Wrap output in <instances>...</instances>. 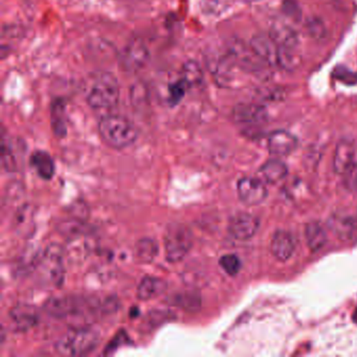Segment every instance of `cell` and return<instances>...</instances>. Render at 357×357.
Instances as JSON below:
<instances>
[{
	"instance_id": "1",
	"label": "cell",
	"mask_w": 357,
	"mask_h": 357,
	"mask_svg": "<svg viewBox=\"0 0 357 357\" xmlns=\"http://www.w3.org/2000/svg\"><path fill=\"white\" fill-rule=\"evenodd\" d=\"M100 136L106 145L114 149H124L136 142L138 129L129 118L120 114H107L99 122Z\"/></svg>"
},
{
	"instance_id": "2",
	"label": "cell",
	"mask_w": 357,
	"mask_h": 357,
	"mask_svg": "<svg viewBox=\"0 0 357 357\" xmlns=\"http://www.w3.org/2000/svg\"><path fill=\"white\" fill-rule=\"evenodd\" d=\"M121 90L118 79L110 73H101L92 80L86 94V102L91 109L108 111L118 106Z\"/></svg>"
},
{
	"instance_id": "3",
	"label": "cell",
	"mask_w": 357,
	"mask_h": 357,
	"mask_svg": "<svg viewBox=\"0 0 357 357\" xmlns=\"http://www.w3.org/2000/svg\"><path fill=\"white\" fill-rule=\"evenodd\" d=\"M99 333L90 328H75L68 330L57 340L56 351L63 356H84L97 348Z\"/></svg>"
},
{
	"instance_id": "4",
	"label": "cell",
	"mask_w": 357,
	"mask_h": 357,
	"mask_svg": "<svg viewBox=\"0 0 357 357\" xmlns=\"http://www.w3.org/2000/svg\"><path fill=\"white\" fill-rule=\"evenodd\" d=\"M164 244L166 261L170 263H177L191 250L193 235L188 226L174 222L166 228Z\"/></svg>"
},
{
	"instance_id": "5",
	"label": "cell",
	"mask_w": 357,
	"mask_h": 357,
	"mask_svg": "<svg viewBox=\"0 0 357 357\" xmlns=\"http://www.w3.org/2000/svg\"><path fill=\"white\" fill-rule=\"evenodd\" d=\"M226 52L235 65L246 73L256 75V74L262 73L263 70H266V67H270L263 60L259 57L250 43H246L241 40L230 41L228 44Z\"/></svg>"
},
{
	"instance_id": "6",
	"label": "cell",
	"mask_w": 357,
	"mask_h": 357,
	"mask_svg": "<svg viewBox=\"0 0 357 357\" xmlns=\"http://www.w3.org/2000/svg\"><path fill=\"white\" fill-rule=\"evenodd\" d=\"M38 270L44 281L54 286H61L64 279L63 252L61 246H47L38 261Z\"/></svg>"
},
{
	"instance_id": "7",
	"label": "cell",
	"mask_w": 357,
	"mask_h": 357,
	"mask_svg": "<svg viewBox=\"0 0 357 357\" xmlns=\"http://www.w3.org/2000/svg\"><path fill=\"white\" fill-rule=\"evenodd\" d=\"M92 305L85 299L78 296H54L43 305L44 312L56 318H64L70 316L81 314L92 309Z\"/></svg>"
},
{
	"instance_id": "8",
	"label": "cell",
	"mask_w": 357,
	"mask_h": 357,
	"mask_svg": "<svg viewBox=\"0 0 357 357\" xmlns=\"http://www.w3.org/2000/svg\"><path fill=\"white\" fill-rule=\"evenodd\" d=\"M235 123L244 127H256L268 121V110L256 103H241L235 106L232 112Z\"/></svg>"
},
{
	"instance_id": "9",
	"label": "cell",
	"mask_w": 357,
	"mask_h": 357,
	"mask_svg": "<svg viewBox=\"0 0 357 357\" xmlns=\"http://www.w3.org/2000/svg\"><path fill=\"white\" fill-rule=\"evenodd\" d=\"M259 226L260 221L258 217L248 213H239L230 218L228 230L235 239L246 241L257 234Z\"/></svg>"
},
{
	"instance_id": "10",
	"label": "cell",
	"mask_w": 357,
	"mask_h": 357,
	"mask_svg": "<svg viewBox=\"0 0 357 357\" xmlns=\"http://www.w3.org/2000/svg\"><path fill=\"white\" fill-rule=\"evenodd\" d=\"M237 191L240 200L248 206H257L262 204L268 197V188L266 184L258 178H241L237 184Z\"/></svg>"
},
{
	"instance_id": "11",
	"label": "cell",
	"mask_w": 357,
	"mask_h": 357,
	"mask_svg": "<svg viewBox=\"0 0 357 357\" xmlns=\"http://www.w3.org/2000/svg\"><path fill=\"white\" fill-rule=\"evenodd\" d=\"M250 45L258 54L259 57L263 60L270 67H278L280 47L270 34L268 35L260 34V35L255 36L250 41Z\"/></svg>"
},
{
	"instance_id": "12",
	"label": "cell",
	"mask_w": 357,
	"mask_h": 357,
	"mask_svg": "<svg viewBox=\"0 0 357 357\" xmlns=\"http://www.w3.org/2000/svg\"><path fill=\"white\" fill-rule=\"evenodd\" d=\"M10 320L17 331H28L39 322V312L29 304H18L11 309Z\"/></svg>"
},
{
	"instance_id": "13",
	"label": "cell",
	"mask_w": 357,
	"mask_h": 357,
	"mask_svg": "<svg viewBox=\"0 0 357 357\" xmlns=\"http://www.w3.org/2000/svg\"><path fill=\"white\" fill-rule=\"evenodd\" d=\"M296 146L298 138L285 130H277L268 136V150L274 155H288L296 149Z\"/></svg>"
},
{
	"instance_id": "14",
	"label": "cell",
	"mask_w": 357,
	"mask_h": 357,
	"mask_svg": "<svg viewBox=\"0 0 357 357\" xmlns=\"http://www.w3.org/2000/svg\"><path fill=\"white\" fill-rule=\"evenodd\" d=\"M328 226L340 239L344 241H357V218L336 214L329 219Z\"/></svg>"
},
{
	"instance_id": "15",
	"label": "cell",
	"mask_w": 357,
	"mask_h": 357,
	"mask_svg": "<svg viewBox=\"0 0 357 357\" xmlns=\"http://www.w3.org/2000/svg\"><path fill=\"white\" fill-rule=\"evenodd\" d=\"M296 239L288 230H279L272 239V252L279 261H288L296 250Z\"/></svg>"
},
{
	"instance_id": "16",
	"label": "cell",
	"mask_w": 357,
	"mask_h": 357,
	"mask_svg": "<svg viewBox=\"0 0 357 357\" xmlns=\"http://www.w3.org/2000/svg\"><path fill=\"white\" fill-rule=\"evenodd\" d=\"M355 146L351 140H343L336 146L333 158V169L336 174L344 175L354 164Z\"/></svg>"
},
{
	"instance_id": "17",
	"label": "cell",
	"mask_w": 357,
	"mask_h": 357,
	"mask_svg": "<svg viewBox=\"0 0 357 357\" xmlns=\"http://www.w3.org/2000/svg\"><path fill=\"white\" fill-rule=\"evenodd\" d=\"M149 57V52L142 42L136 41L128 44L123 54V63L125 69L136 70L145 65Z\"/></svg>"
},
{
	"instance_id": "18",
	"label": "cell",
	"mask_w": 357,
	"mask_h": 357,
	"mask_svg": "<svg viewBox=\"0 0 357 357\" xmlns=\"http://www.w3.org/2000/svg\"><path fill=\"white\" fill-rule=\"evenodd\" d=\"M237 67L228 52L218 56L212 63V73L219 85L228 86L234 80V69Z\"/></svg>"
},
{
	"instance_id": "19",
	"label": "cell",
	"mask_w": 357,
	"mask_h": 357,
	"mask_svg": "<svg viewBox=\"0 0 357 357\" xmlns=\"http://www.w3.org/2000/svg\"><path fill=\"white\" fill-rule=\"evenodd\" d=\"M168 288L166 281L158 277L147 276L140 281L136 296L140 301H149L164 294Z\"/></svg>"
},
{
	"instance_id": "20",
	"label": "cell",
	"mask_w": 357,
	"mask_h": 357,
	"mask_svg": "<svg viewBox=\"0 0 357 357\" xmlns=\"http://www.w3.org/2000/svg\"><path fill=\"white\" fill-rule=\"evenodd\" d=\"M30 164L42 180H51L55 175V162H54L51 154L46 151L37 150V151L34 152L31 158H30Z\"/></svg>"
},
{
	"instance_id": "21",
	"label": "cell",
	"mask_w": 357,
	"mask_h": 357,
	"mask_svg": "<svg viewBox=\"0 0 357 357\" xmlns=\"http://www.w3.org/2000/svg\"><path fill=\"white\" fill-rule=\"evenodd\" d=\"M270 35L274 38V41L282 49L298 50V34L294 32V29L285 25L283 22L274 23L270 30Z\"/></svg>"
},
{
	"instance_id": "22",
	"label": "cell",
	"mask_w": 357,
	"mask_h": 357,
	"mask_svg": "<svg viewBox=\"0 0 357 357\" xmlns=\"http://www.w3.org/2000/svg\"><path fill=\"white\" fill-rule=\"evenodd\" d=\"M288 173V166L279 160H268L263 166H261L260 171H259L261 177L270 184H277V182H281L286 177Z\"/></svg>"
},
{
	"instance_id": "23",
	"label": "cell",
	"mask_w": 357,
	"mask_h": 357,
	"mask_svg": "<svg viewBox=\"0 0 357 357\" xmlns=\"http://www.w3.org/2000/svg\"><path fill=\"white\" fill-rule=\"evenodd\" d=\"M305 237H306L308 248L312 252H318L324 248L327 242V232L322 224L318 222H310L305 228Z\"/></svg>"
},
{
	"instance_id": "24",
	"label": "cell",
	"mask_w": 357,
	"mask_h": 357,
	"mask_svg": "<svg viewBox=\"0 0 357 357\" xmlns=\"http://www.w3.org/2000/svg\"><path fill=\"white\" fill-rule=\"evenodd\" d=\"M51 124L54 133L58 138H64L66 136L67 128H66L65 103L63 100L57 99L52 103Z\"/></svg>"
},
{
	"instance_id": "25",
	"label": "cell",
	"mask_w": 357,
	"mask_h": 357,
	"mask_svg": "<svg viewBox=\"0 0 357 357\" xmlns=\"http://www.w3.org/2000/svg\"><path fill=\"white\" fill-rule=\"evenodd\" d=\"M172 304L176 305L180 308L184 309L186 312H196L202 306V298L195 292H182L174 294L171 298Z\"/></svg>"
},
{
	"instance_id": "26",
	"label": "cell",
	"mask_w": 357,
	"mask_h": 357,
	"mask_svg": "<svg viewBox=\"0 0 357 357\" xmlns=\"http://www.w3.org/2000/svg\"><path fill=\"white\" fill-rule=\"evenodd\" d=\"M15 146L12 142L11 138H7L5 133L3 134V169L7 172H13L17 169L18 160L16 156Z\"/></svg>"
},
{
	"instance_id": "27",
	"label": "cell",
	"mask_w": 357,
	"mask_h": 357,
	"mask_svg": "<svg viewBox=\"0 0 357 357\" xmlns=\"http://www.w3.org/2000/svg\"><path fill=\"white\" fill-rule=\"evenodd\" d=\"M158 244L153 239H142L136 244V255L140 262L149 263L158 255Z\"/></svg>"
},
{
	"instance_id": "28",
	"label": "cell",
	"mask_w": 357,
	"mask_h": 357,
	"mask_svg": "<svg viewBox=\"0 0 357 357\" xmlns=\"http://www.w3.org/2000/svg\"><path fill=\"white\" fill-rule=\"evenodd\" d=\"M182 79L186 81L190 88L199 85L202 79H204L202 68L196 62H188V63L184 64V69H182Z\"/></svg>"
},
{
	"instance_id": "29",
	"label": "cell",
	"mask_w": 357,
	"mask_h": 357,
	"mask_svg": "<svg viewBox=\"0 0 357 357\" xmlns=\"http://www.w3.org/2000/svg\"><path fill=\"white\" fill-rule=\"evenodd\" d=\"M60 234L65 237L67 239H75L78 237L83 236L87 228L83 222L78 220H69V221L62 222L58 226Z\"/></svg>"
},
{
	"instance_id": "30",
	"label": "cell",
	"mask_w": 357,
	"mask_h": 357,
	"mask_svg": "<svg viewBox=\"0 0 357 357\" xmlns=\"http://www.w3.org/2000/svg\"><path fill=\"white\" fill-rule=\"evenodd\" d=\"M188 88L190 87H188V84L182 78L172 83L169 86V98H168V102H169L170 105H177L182 101V98L184 97V94H186Z\"/></svg>"
},
{
	"instance_id": "31",
	"label": "cell",
	"mask_w": 357,
	"mask_h": 357,
	"mask_svg": "<svg viewBox=\"0 0 357 357\" xmlns=\"http://www.w3.org/2000/svg\"><path fill=\"white\" fill-rule=\"evenodd\" d=\"M219 264L228 276H236L241 270V261L236 255H224L220 258Z\"/></svg>"
},
{
	"instance_id": "32",
	"label": "cell",
	"mask_w": 357,
	"mask_h": 357,
	"mask_svg": "<svg viewBox=\"0 0 357 357\" xmlns=\"http://www.w3.org/2000/svg\"><path fill=\"white\" fill-rule=\"evenodd\" d=\"M333 77L346 85L352 86L357 84V74L343 66H338L334 69Z\"/></svg>"
},
{
	"instance_id": "33",
	"label": "cell",
	"mask_w": 357,
	"mask_h": 357,
	"mask_svg": "<svg viewBox=\"0 0 357 357\" xmlns=\"http://www.w3.org/2000/svg\"><path fill=\"white\" fill-rule=\"evenodd\" d=\"M307 31L314 39H322L326 35L324 23L320 19H312L307 23Z\"/></svg>"
},
{
	"instance_id": "34",
	"label": "cell",
	"mask_w": 357,
	"mask_h": 357,
	"mask_svg": "<svg viewBox=\"0 0 357 357\" xmlns=\"http://www.w3.org/2000/svg\"><path fill=\"white\" fill-rule=\"evenodd\" d=\"M345 184L349 190H357V164H353L351 169L344 174Z\"/></svg>"
},
{
	"instance_id": "35",
	"label": "cell",
	"mask_w": 357,
	"mask_h": 357,
	"mask_svg": "<svg viewBox=\"0 0 357 357\" xmlns=\"http://www.w3.org/2000/svg\"><path fill=\"white\" fill-rule=\"evenodd\" d=\"M283 11L286 15L294 18V19H296V18L299 19L301 15L300 8L294 0H285L284 3H283Z\"/></svg>"
},
{
	"instance_id": "36",
	"label": "cell",
	"mask_w": 357,
	"mask_h": 357,
	"mask_svg": "<svg viewBox=\"0 0 357 357\" xmlns=\"http://www.w3.org/2000/svg\"><path fill=\"white\" fill-rule=\"evenodd\" d=\"M127 340H128L127 333L124 332V331H121V332L118 333V334H116V338L112 340L111 344L108 345V346L106 347L104 354L111 353L112 350H116V349L121 346L122 344H126Z\"/></svg>"
},
{
	"instance_id": "37",
	"label": "cell",
	"mask_w": 357,
	"mask_h": 357,
	"mask_svg": "<svg viewBox=\"0 0 357 357\" xmlns=\"http://www.w3.org/2000/svg\"><path fill=\"white\" fill-rule=\"evenodd\" d=\"M239 1H241V3H256V1H259V0H239Z\"/></svg>"
}]
</instances>
